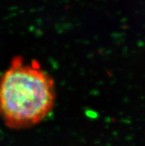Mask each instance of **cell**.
I'll list each match as a JSON object with an SVG mask.
<instances>
[{
  "label": "cell",
  "instance_id": "cell-1",
  "mask_svg": "<svg viewBox=\"0 0 145 146\" xmlns=\"http://www.w3.org/2000/svg\"><path fill=\"white\" fill-rule=\"evenodd\" d=\"M55 100L53 78L37 64L14 58L0 76V117L11 129L28 128L42 122Z\"/></svg>",
  "mask_w": 145,
  "mask_h": 146
}]
</instances>
